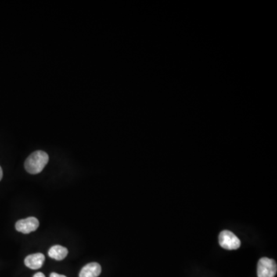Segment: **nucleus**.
I'll list each match as a JSON object with an SVG mask.
<instances>
[{
  "mask_svg": "<svg viewBox=\"0 0 277 277\" xmlns=\"http://www.w3.org/2000/svg\"><path fill=\"white\" fill-rule=\"evenodd\" d=\"M33 277H46L43 273H37V274H35Z\"/></svg>",
  "mask_w": 277,
  "mask_h": 277,
  "instance_id": "1a4fd4ad",
  "label": "nucleus"
},
{
  "mask_svg": "<svg viewBox=\"0 0 277 277\" xmlns=\"http://www.w3.org/2000/svg\"><path fill=\"white\" fill-rule=\"evenodd\" d=\"M277 266L275 260L263 257L257 264V277H274L277 274Z\"/></svg>",
  "mask_w": 277,
  "mask_h": 277,
  "instance_id": "f03ea898",
  "label": "nucleus"
},
{
  "mask_svg": "<svg viewBox=\"0 0 277 277\" xmlns=\"http://www.w3.org/2000/svg\"><path fill=\"white\" fill-rule=\"evenodd\" d=\"M48 162L46 152L39 150L33 152L25 162V169L31 174H38L45 168Z\"/></svg>",
  "mask_w": 277,
  "mask_h": 277,
  "instance_id": "f257e3e1",
  "label": "nucleus"
},
{
  "mask_svg": "<svg viewBox=\"0 0 277 277\" xmlns=\"http://www.w3.org/2000/svg\"><path fill=\"white\" fill-rule=\"evenodd\" d=\"M50 277H66V276L60 275V274H56V273H52L50 274Z\"/></svg>",
  "mask_w": 277,
  "mask_h": 277,
  "instance_id": "6e6552de",
  "label": "nucleus"
},
{
  "mask_svg": "<svg viewBox=\"0 0 277 277\" xmlns=\"http://www.w3.org/2000/svg\"><path fill=\"white\" fill-rule=\"evenodd\" d=\"M2 175H3V173H2V168H1V166H0V181L2 180Z\"/></svg>",
  "mask_w": 277,
  "mask_h": 277,
  "instance_id": "9d476101",
  "label": "nucleus"
},
{
  "mask_svg": "<svg viewBox=\"0 0 277 277\" xmlns=\"http://www.w3.org/2000/svg\"><path fill=\"white\" fill-rule=\"evenodd\" d=\"M102 272V268L99 263H90L82 269L80 277H98Z\"/></svg>",
  "mask_w": 277,
  "mask_h": 277,
  "instance_id": "423d86ee",
  "label": "nucleus"
},
{
  "mask_svg": "<svg viewBox=\"0 0 277 277\" xmlns=\"http://www.w3.org/2000/svg\"><path fill=\"white\" fill-rule=\"evenodd\" d=\"M39 226H40V222L37 218L29 217L16 222V231L22 233L28 234L37 231Z\"/></svg>",
  "mask_w": 277,
  "mask_h": 277,
  "instance_id": "20e7f679",
  "label": "nucleus"
},
{
  "mask_svg": "<svg viewBox=\"0 0 277 277\" xmlns=\"http://www.w3.org/2000/svg\"><path fill=\"white\" fill-rule=\"evenodd\" d=\"M45 261V256L43 253H35L26 256L25 259V265L32 270H38L41 268Z\"/></svg>",
  "mask_w": 277,
  "mask_h": 277,
  "instance_id": "39448f33",
  "label": "nucleus"
},
{
  "mask_svg": "<svg viewBox=\"0 0 277 277\" xmlns=\"http://www.w3.org/2000/svg\"><path fill=\"white\" fill-rule=\"evenodd\" d=\"M220 246L227 250H235L240 247L241 242L239 238L231 231H224L219 235Z\"/></svg>",
  "mask_w": 277,
  "mask_h": 277,
  "instance_id": "7ed1b4c3",
  "label": "nucleus"
},
{
  "mask_svg": "<svg viewBox=\"0 0 277 277\" xmlns=\"http://www.w3.org/2000/svg\"><path fill=\"white\" fill-rule=\"evenodd\" d=\"M67 254L68 249L64 246H59V245L52 246L48 250L49 257L55 260H59V261L64 260Z\"/></svg>",
  "mask_w": 277,
  "mask_h": 277,
  "instance_id": "0eeeda50",
  "label": "nucleus"
}]
</instances>
